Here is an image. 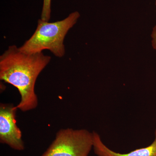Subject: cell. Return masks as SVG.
<instances>
[{"label": "cell", "mask_w": 156, "mask_h": 156, "mask_svg": "<svg viewBox=\"0 0 156 156\" xmlns=\"http://www.w3.org/2000/svg\"><path fill=\"white\" fill-rule=\"evenodd\" d=\"M50 60V56L42 52L26 54L15 45L9 46L0 56V79L19 91L21 98L17 107L21 111H29L37 106L36 82Z\"/></svg>", "instance_id": "cell-1"}, {"label": "cell", "mask_w": 156, "mask_h": 156, "mask_svg": "<svg viewBox=\"0 0 156 156\" xmlns=\"http://www.w3.org/2000/svg\"><path fill=\"white\" fill-rule=\"evenodd\" d=\"M80 16L79 12L75 11L64 19L56 22L39 20L34 33L19 50L29 54L41 53L44 50H48L56 57H62L65 53V38L77 22Z\"/></svg>", "instance_id": "cell-2"}, {"label": "cell", "mask_w": 156, "mask_h": 156, "mask_svg": "<svg viewBox=\"0 0 156 156\" xmlns=\"http://www.w3.org/2000/svg\"><path fill=\"white\" fill-rule=\"evenodd\" d=\"M93 148V134L87 129H60L41 156H88Z\"/></svg>", "instance_id": "cell-3"}, {"label": "cell", "mask_w": 156, "mask_h": 156, "mask_svg": "<svg viewBox=\"0 0 156 156\" xmlns=\"http://www.w3.org/2000/svg\"><path fill=\"white\" fill-rule=\"evenodd\" d=\"M17 106L1 104L0 105V142L16 151L24 149L22 133L17 125Z\"/></svg>", "instance_id": "cell-4"}, {"label": "cell", "mask_w": 156, "mask_h": 156, "mask_svg": "<svg viewBox=\"0 0 156 156\" xmlns=\"http://www.w3.org/2000/svg\"><path fill=\"white\" fill-rule=\"evenodd\" d=\"M92 134L93 150L97 156H156V129L154 140L150 145L126 154L119 153L112 151L104 144L98 133L93 131Z\"/></svg>", "instance_id": "cell-5"}, {"label": "cell", "mask_w": 156, "mask_h": 156, "mask_svg": "<svg viewBox=\"0 0 156 156\" xmlns=\"http://www.w3.org/2000/svg\"><path fill=\"white\" fill-rule=\"evenodd\" d=\"M51 0H44L41 19L49 21L51 17Z\"/></svg>", "instance_id": "cell-6"}, {"label": "cell", "mask_w": 156, "mask_h": 156, "mask_svg": "<svg viewBox=\"0 0 156 156\" xmlns=\"http://www.w3.org/2000/svg\"><path fill=\"white\" fill-rule=\"evenodd\" d=\"M151 44L153 48L156 50V25L154 27L152 32L151 35Z\"/></svg>", "instance_id": "cell-7"}, {"label": "cell", "mask_w": 156, "mask_h": 156, "mask_svg": "<svg viewBox=\"0 0 156 156\" xmlns=\"http://www.w3.org/2000/svg\"><path fill=\"white\" fill-rule=\"evenodd\" d=\"M155 5H156V0H155Z\"/></svg>", "instance_id": "cell-8"}]
</instances>
